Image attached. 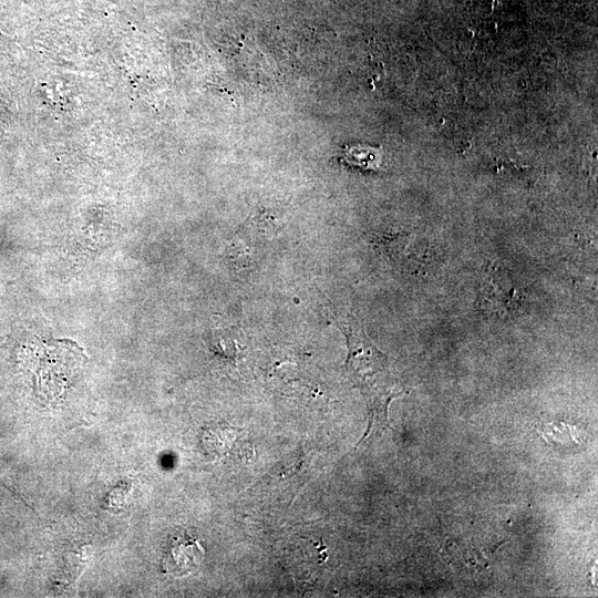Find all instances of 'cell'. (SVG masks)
I'll return each instance as SVG.
<instances>
[{
	"label": "cell",
	"instance_id": "obj_1",
	"mask_svg": "<svg viewBox=\"0 0 598 598\" xmlns=\"http://www.w3.org/2000/svg\"><path fill=\"white\" fill-rule=\"evenodd\" d=\"M338 327L348 341L347 368L353 380L370 400L373 410L379 408L380 412H386L389 401L398 394L392 392L388 382L385 355L374 347L355 318L340 321Z\"/></svg>",
	"mask_w": 598,
	"mask_h": 598
},
{
	"label": "cell",
	"instance_id": "obj_2",
	"mask_svg": "<svg viewBox=\"0 0 598 598\" xmlns=\"http://www.w3.org/2000/svg\"><path fill=\"white\" fill-rule=\"evenodd\" d=\"M205 549L198 539L179 536L171 540L162 558L165 575L182 577L193 573L204 560Z\"/></svg>",
	"mask_w": 598,
	"mask_h": 598
},
{
	"label": "cell",
	"instance_id": "obj_3",
	"mask_svg": "<svg viewBox=\"0 0 598 598\" xmlns=\"http://www.w3.org/2000/svg\"><path fill=\"white\" fill-rule=\"evenodd\" d=\"M343 159L349 164L361 166L363 168H378L381 164L382 152L381 148L371 146H346Z\"/></svg>",
	"mask_w": 598,
	"mask_h": 598
}]
</instances>
